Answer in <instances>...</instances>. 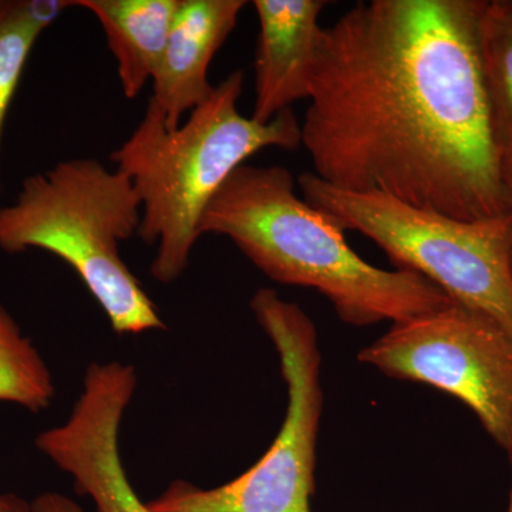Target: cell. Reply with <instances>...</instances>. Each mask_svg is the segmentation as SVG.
<instances>
[{
	"label": "cell",
	"mask_w": 512,
	"mask_h": 512,
	"mask_svg": "<svg viewBox=\"0 0 512 512\" xmlns=\"http://www.w3.org/2000/svg\"><path fill=\"white\" fill-rule=\"evenodd\" d=\"M302 198L382 248L393 265L416 272L454 302L487 313L512 335L510 217L460 221L383 194H357L298 177Z\"/></svg>",
	"instance_id": "5b68a950"
},
{
	"label": "cell",
	"mask_w": 512,
	"mask_h": 512,
	"mask_svg": "<svg viewBox=\"0 0 512 512\" xmlns=\"http://www.w3.org/2000/svg\"><path fill=\"white\" fill-rule=\"evenodd\" d=\"M136 387L133 366L94 363L70 419L36 439L37 448L73 477L77 493L92 498L96 512H154L138 497L120 458V424Z\"/></svg>",
	"instance_id": "ba28073f"
},
{
	"label": "cell",
	"mask_w": 512,
	"mask_h": 512,
	"mask_svg": "<svg viewBox=\"0 0 512 512\" xmlns=\"http://www.w3.org/2000/svg\"><path fill=\"white\" fill-rule=\"evenodd\" d=\"M30 508L32 512H83L73 500L57 493L39 495L30 503Z\"/></svg>",
	"instance_id": "9a60e30c"
},
{
	"label": "cell",
	"mask_w": 512,
	"mask_h": 512,
	"mask_svg": "<svg viewBox=\"0 0 512 512\" xmlns=\"http://www.w3.org/2000/svg\"><path fill=\"white\" fill-rule=\"evenodd\" d=\"M99 20L117 62L121 90L137 99L153 82L180 0H73Z\"/></svg>",
	"instance_id": "8fae6325"
},
{
	"label": "cell",
	"mask_w": 512,
	"mask_h": 512,
	"mask_svg": "<svg viewBox=\"0 0 512 512\" xmlns=\"http://www.w3.org/2000/svg\"><path fill=\"white\" fill-rule=\"evenodd\" d=\"M141 201L130 178L93 158L60 161L30 175L0 208V249H43L82 279L119 335L164 329L156 305L121 258L138 234Z\"/></svg>",
	"instance_id": "277c9868"
},
{
	"label": "cell",
	"mask_w": 512,
	"mask_h": 512,
	"mask_svg": "<svg viewBox=\"0 0 512 512\" xmlns=\"http://www.w3.org/2000/svg\"><path fill=\"white\" fill-rule=\"evenodd\" d=\"M200 234L227 237L278 284L315 289L343 322H404L453 302L416 272L377 268L356 254L345 231L295 192L282 165L242 164L208 205Z\"/></svg>",
	"instance_id": "7a4b0ae2"
},
{
	"label": "cell",
	"mask_w": 512,
	"mask_h": 512,
	"mask_svg": "<svg viewBox=\"0 0 512 512\" xmlns=\"http://www.w3.org/2000/svg\"><path fill=\"white\" fill-rule=\"evenodd\" d=\"M359 360L394 379L456 397L498 446L512 450V335L487 313L453 301L393 323Z\"/></svg>",
	"instance_id": "52a82bcc"
},
{
	"label": "cell",
	"mask_w": 512,
	"mask_h": 512,
	"mask_svg": "<svg viewBox=\"0 0 512 512\" xmlns=\"http://www.w3.org/2000/svg\"><path fill=\"white\" fill-rule=\"evenodd\" d=\"M326 0H255L259 23L252 119L269 123L309 100Z\"/></svg>",
	"instance_id": "9c48e42d"
},
{
	"label": "cell",
	"mask_w": 512,
	"mask_h": 512,
	"mask_svg": "<svg viewBox=\"0 0 512 512\" xmlns=\"http://www.w3.org/2000/svg\"><path fill=\"white\" fill-rule=\"evenodd\" d=\"M53 396L55 387L45 362L0 305V400L40 412Z\"/></svg>",
	"instance_id": "5bb4252c"
},
{
	"label": "cell",
	"mask_w": 512,
	"mask_h": 512,
	"mask_svg": "<svg viewBox=\"0 0 512 512\" xmlns=\"http://www.w3.org/2000/svg\"><path fill=\"white\" fill-rule=\"evenodd\" d=\"M478 57L495 144L512 153V0H483L477 25Z\"/></svg>",
	"instance_id": "7c38bea8"
},
{
	"label": "cell",
	"mask_w": 512,
	"mask_h": 512,
	"mask_svg": "<svg viewBox=\"0 0 512 512\" xmlns=\"http://www.w3.org/2000/svg\"><path fill=\"white\" fill-rule=\"evenodd\" d=\"M483 0H370L322 28L301 144L323 183L460 221L507 217Z\"/></svg>",
	"instance_id": "6da1fadb"
},
{
	"label": "cell",
	"mask_w": 512,
	"mask_h": 512,
	"mask_svg": "<svg viewBox=\"0 0 512 512\" xmlns=\"http://www.w3.org/2000/svg\"><path fill=\"white\" fill-rule=\"evenodd\" d=\"M0 512H32V508L16 495H0Z\"/></svg>",
	"instance_id": "e0dca14e"
},
{
	"label": "cell",
	"mask_w": 512,
	"mask_h": 512,
	"mask_svg": "<svg viewBox=\"0 0 512 512\" xmlns=\"http://www.w3.org/2000/svg\"><path fill=\"white\" fill-rule=\"evenodd\" d=\"M72 6L73 0H0V156L6 119L33 47L57 16Z\"/></svg>",
	"instance_id": "4fadbf2b"
},
{
	"label": "cell",
	"mask_w": 512,
	"mask_h": 512,
	"mask_svg": "<svg viewBox=\"0 0 512 512\" xmlns=\"http://www.w3.org/2000/svg\"><path fill=\"white\" fill-rule=\"evenodd\" d=\"M244 80L242 70L229 74L177 128L148 101L136 130L110 154L140 198L138 235L157 245L151 274L163 284L184 274L204 212L238 167L264 148L302 146L292 109L265 124L239 113Z\"/></svg>",
	"instance_id": "3957f363"
},
{
	"label": "cell",
	"mask_w": 512,
	"mask_h": 512,
	"mask_svg": "<svg viewBox=\"0 0 512 512\" xmlns=\"http://www.w3.org/2000/svg\"><path fill=\"white\" fill-rule=\"evenodd\" d=\"M501 177H503V185L505 198H507L508 217L511 221V272H512V153L501 157Z\"/></svg>",
	"instance_id": "2e32d148"
},
{
	"label": "cell",
	"mask_w": 512,
	"mask_h": 512,
	"mask_svg": "<svg viewBox=\"0 0 512 512\" xmlns=\"http://www.w3.org/2000/svg\"><path fill=\"white\" fill-rule=\"evenodd\" d=\"M245 0H180L167 45L154 74L153 103L165 126L177 128L183 117L210 97L212 59L237 26Z\"/></svg>",
	"instance_id": "30bf717a"
},
{
	"label": "cell",
	"mask_w": 512,
	"mask_h": 512,
	"mask_svg": "<svg viewBox=\"0 0 512 512\" xmlns=\"http://www.w3.org/2000/svg\"><path fill=\"white\" fill-rule=\"evenodd\" d=\"M251 309L274 343L288 386L284 424L244 474L210 490L175 481L148 503L154 512H311L323 409L318 332L296 303L279 298L274 289H259Z\"/></svg>",
	"instance_id": "8992f818"
},
{
	"label": "cell",
	"mask_w": 512,
	"mask_h": 512,
	"mask_svg": "<svg viewBox=\"0 0 512 512\" xmlns=\"http://www.w3.org/2000/svg\"><path fill=\"white\" fill-rule=\"evenodd\" d=\"M508 456H510L511 467H512V450L510 451V453H508ZM508 512H512V487H511V495H510V507H508Z\"/></svg>",
	"instance_id": "ac0fdd59"
}]
</instances>
